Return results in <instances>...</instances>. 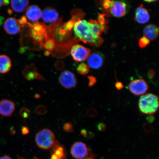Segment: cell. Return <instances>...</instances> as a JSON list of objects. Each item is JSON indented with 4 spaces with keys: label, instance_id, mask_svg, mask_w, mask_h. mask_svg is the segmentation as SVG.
Returning <instances> with one entry per match:
<instances>
[{
    "label": "cell",
    "instance_id": "cell-3",
    "mask_svg": "<svg viewBox=\"0 0 159 159\" xmlns=\"http://www.w3.org/2000/svg\"><path fill=\"white\" fill-rule=\"evenodd\" d=\"M55 139V135L52 131L45 129L37 133L35 140L39 148L43 150H48L54 144Z\"/></svg>",
    "mask_w": 159,
    "mask_h": 159
},
{
    "label": "cell",
    "instance_id": "cell-2",
    "mask_svg": "<svg viewBox=\"0 0 159 159\" xmlns=\"http://www.w3.org/2000/svg\"><path fill=\"white\" fill-rule=\"evenodd\" d=\"M159 107L158 97L152 93L143 95L139 99V110L144 114L153 115L158 111Z\"/></svg>",
    "mask_w": 159,
    "mask_h": 159
},
{
    "label": "cell",
    "instance_id": "cell-38",
    "mask_svg": "<svg viewBox=\"0 0 159 159\" xmlns=\"http://www.w3.org/2000/svg\"><path fill=\"white\" fill-rule=\"evenodd\" d=\"M94 136V134H93V133L92 132H89L88 134V138H92L93 136Z\"/></svg>",
    "mask_w": 159,
    "mask_h": 159
},
{
    "label": "cell",
    "instance_id": "cell-25",
    "mask_svg": "<svg viewBox=\"0 0 159 159\" xmlns=\"http://www.w3.org/2000/svg\"><path fill=\"white\" fill-rule=\"evenodd\" d=\"M55 44L53 40L50 39L46 41L44 44L45 48L48 50L51 51L54 48Z\"/></svg>",
    "mask_w": 159,
    "mask_h": 159
},
{
    "label": "cell",
    "instance_id": "cell-30",
    "mask_svg": "<svg viewBox=\"0 0 159 159\" xmlns=\"http://www.w3.org/2000/svg\"><path fill=\"white\" fill-rule=\"evenodd\" d=\"M55 68L58 71H61L63 70L64 68V65L63 63L61 62H58L56 63L55 65Z\"/></svg>",
    "mask_w": 159,
    "mask_h": 159
},
{
    "label": "cell",
    "instance_id": "cell-19",
    "mask_svg": "<svg viewBox=\"0 0 159 159\" xmlns=\"http://www.w3.org/2000/svg\"><path fill=\"white\" fill-rule=\"evenodd\" d=\"M11 59L5 55H0V73L6 74L9 72L11 68Z\"/></svg>",
    "mask_w": 159,
    "mask_h": 159
},
{
    "label": "cell",
    "instance_id": "cell-33",
    "mask_svg": "<svg viewBox=\"0 0 159 159\" xmlns=\"http://www.w3.org/2000/svg\"><path fill=\"white\" fill-rule=\"evenodd\" d=\"M115 86L116 88L119 90H121L124 87V85L122 83L119 81H117L115 83Z\"/></svg>",
    "mask_w": 159,
    "mask_h": 159
},
{
    "label": "cell",
    "instance_id": "cell-24",
    "mask_svg": "<svg viewBox=\"0 0 159 159\" xmlns=\"http://www.w3.org/2000/svg\"><path fill=\"white\" fill-rule=\"evenodd\" d=\"M36 114L39 115H44L47 112V109L44 105H39L35 109Z\"/></svg>",
    "mask_w": 159,
    "mask_h": 159
},
{
    "label": "cell",
    "instance_id": "cell-23",
    "mask_svg": "<svg viewBox=\"0 0 159 159\" xmlns=\"http://www.w3.org/2000/svg\"><path fill=\"white\" fill-rule=\"evenodd\" d=\"M150 41L146 37L144 36L139 39V47L141 48H144L150 43Z\"/></svg>",
    "mask_w": 159,
    "mask_h": 159
},
{
    "label": "cell",
    "instance_id": "cell-36",
    "mask_svg": "<svg viewBox=\"0 0 159 159\" xmlns=\"http://www.w3.org/2000/svg\"><path fill=\"white\" fill-rule=\"evenodd\" d=\"M81 134L83 136H86L87 134V130H85V129H83V130H81Z\"/></svg>",
    "mask_w": 159,
    "mask_h": 159
},
{
    "label": "cell",
    "instance_id": "cell-18",
    "mask_svg": "<svg viewBox=\"0 0 159 159\" xmlns=\"http://www.w3.org/2000/svg\"><path fill=\"white\" fill-rule=\"evenodd\" d=\"M159 30L158 27L154 25H147L144 30V36L150 41L156 39L158 36Z\"/></svg>",
    "mask_w": 159,
    "mask_h": 159
},
{
    "label": "cell",
    "instance_id": "cell-42",
    "mask_svg": "<svg viewBox=\"0 0 159 159\" xmlns=\"http://www.w3.org/2000/svg\"><path fill=\"white\" fill-rule=\"evenodd\" d=\"M85 159H94V157H93V156H88L86 158H85Z\"/></svg>",
    "mask_w": 159,
    "mask_h": 159
},
{
    "label": "cell",
    "instance_id": "cell-32",
    "mask_svg": "<svg viewBox=\"0 0 159 159\" xmlns=\"http://www.w3.org/2000/svg\"><path fill=\"white\" fill-rule=\"evenodd\" d=\"M156 75V72L153 70H150L148 73V77L150 79H152L154 78Z\"/></svg>",
    "mask_w": 159,
    "mask_h": 159
},
{
    "label": "cell",
    "instance_id": "cell-37",
    "mask_svg": "<svg viewBox=\"0 0 159 159\" xmlns=\"http://www.w3.org/2000/svg\"><path fill=\"white\" fill-rule=\"evenodd\" d=\"M0 159H12L10 157L7 156V155H5L2 157H0Z\"/></svg>",
    "mask_w": 159,
    "mask_h": 159
},
{
    "label": "cell",
    "instance_id": "cell-41",
    "mask_svg": "<svg viewBox=\"0 0 159 159\" xmlns=\"http://www.w3.org/2000/svg\"><path fill=\"white\" fill-rule=\"evenodd\" d=\"M146 2H154L155 1H158V0H144Z\"/></svg>",
    "mask_w": 159,
    "mask_h": 159
},
{
    "label": "cell",
    "instance_id": "cell-4",
    "mask_svg": "<svg viewBox=\"0 0 159 159\" xmlns=\"http://www.w3.org/2000/svg\"><path fill=\"white\" fill-rule=\"evenodd\" d=\"M128 10V4L124 0H111L106 14L116 17H121L126 14Z\"/></svg>",
    "mask_w": 159,
    "mask_h": 159
},
{
    "label": "cell",
    "instance_id": "cell-29",
    "mask_svg": "<svg viewBox=\"0 0 159 159\" xmlns=\"http://www.w3.org/2000/svg\"><path fill=\"white\" fill-rule=\"evenodd\" d=\"M143 128L144 132L146 133H150L152 132L153 129L152 125L148 123H145Z\"/></svg>",
    "mask_w": 159,
    "mask_h": 159
},
{
    "label": "cell",
    "instance_id": "cell-40",
    "mask_svg": "<svg viewBox=\"0 0 159 159\" xmlns=\"http://www.w3.org/2000/svg\"><path fill=\"white\" fill-rule=\"evenodd\" d=\"M4 0H0V9L1 8L2 6L4 5Z\"/></svg>",
    "mask_w": 159,
    "mask_h": 159
},
{
    "label": "cell",
    "instance_id": "cell-34",
    "mask_svg": "<svg viewBox=\"0 0 159 159\" xmlns=\"http://www.w3.org/2000/svg\"><path fill=\"white\" fill-rule=\"evenodd\" d=\"M21 132L23 135H26L29 134V130L27 127L23 126L21 129Z\"/></svg>",
    "mask_w": 159,
    "mask_h": 159
},
{
    "label": "cell",
    "instance_id": "cell-7",
    "mask_svg": "<svg viewBox=\"0 0 159 159\" xmlns=\"http://www.w3.org/2000/svg\"><path fill=\"white\" fill-rule=\"evenodd\" d=\"M148 85L146 81L143 79H135L129 84V90L133 94L140 95L143 94L148 90Z\"/></svg>",
    "mask_w": 159,
    "mask_h": 159
},
{
    "label": "cell",
    "instance_id": "cell-10",
    "mask_svg": "<svg viewBox=\"0 0 159 159\" xmlns=\"http://www.w3.org/2000/svg\"><path fill=\"white\" fill-rule=\"evenodd\" d=\"M22 74L25 78L28 80H38L46 81L43 75L39 72L37 67L33 63L26 66L22 71Z\"/></svg>",
    "mask_w": 159,
    "mask_h": 159
},
{
    "label": "cell",
    "instance_id": "cell-1",
    "mask_svg": "<svg viewBox=\"0 0 159 159\" xmlns=\"http://www.w3.org/2000/svg\"><path fill=\"white\" fill-rule=\"evenodd\" d=\"M107 23H102L98 20L79 19L73 27L75 37L85 43L99 47L104 42L101 35L107 30Z\"/></svg>",
    "mask_w": 159,
    "mask_h": 159
},
{
    "label": "cell",
    "instance_id": "cell-31",
    "mask_svg": "<svg viewBox=\"0 0 159 159\" xmlns=\"http://www.w3.org/2000/svg\"><path fill=\"white\" fill-rule=\"evenodd\" d=\"M97 128L99 131L103 132V131L106 130L107 128L106 125L103 123H99L97 125Z\"/></svg>",
    "mask_w": 159,
    "mask_h": 159
},
{
    "label": "cell",
    "instance_id": "cell-43",
    "mask_svg": "<svg viewBox=\"0 0 159 159\" xmlns=\"http://www.w3.org/2000/svg\"><path fill=\"white\" fill-rule=\"evenodd\" d=\"M35 98H39V97H40V95L38 94H35Z\"/></svg>",
    "mask_w": 159,
    "mask_h": 159
},
{
    "label": "cell",
    "instance_id": "cell-11",
    "mask_svg": "<svg viewBox=\"0 0 159 159\" xmlns=\"http://www.w3.org/2000/svg\"><path fill=\"white\" fill-rule=\"evenodd\" d=\"M42 18L45 23L53 24L59 21V15L56 9L52 7H47L42 11Z\"/></svg>",
    "mask_w": 159,
    "mask_h": 159
},
{
    "label": "cell",
    "instance_id": "cell-27",
    "mask_svg": "<svg viewBox=\"0 0 159 159\" xmlns=\"http://www.w3.org/2000/svg\"><path fill=\"white\" fill-rule=\"evenodd\" d=\"M86 114L91 118H95L97 115V112L96 109L94 108H91L87 111Z\"/></svg>",
    "mask_w": 159,
    "mask_h": 159
},
{
    "label": "cell",
    "instance_id": "cell-13",
    "mask_svg": "<svg viewBox=\"0 0 159 159\" xmlns=\"http://www.w3.org/2000/svg\"><path fill=\"white\" fill-rule=\"evenodd\" d=\"M14 102L7 99L0 101V115L4 117H11L15 110Z\"/></svg>",
    "mask_w": 159,
    "mask_h": 159
},
{
    "label": "cell",
    "instance_id": "cell-14",
    "mask_svg": "<svg viewBox=\"0 0 159 159\" xmlns=\"http://www.w3.org/2000/svg\"><path fill=\"white\" fill-rule=\"evenodd\" d=\"M26 11V16L30 21L36 22L41 18L42 11L39 6L36 5L30 6Z\"/></svg>",
    "mask_w": 159,
    "mask_h": 159
},
{
    "label": "cell",
    "instance_id": "cell-15",
    "mask_svg": "<svg viewBox=\"0 0 159 159\" xmlns=\"http://www.w3.org/2000/svg\"><path fill=\"white\" fill-rule=\"evenodd\" d=\"M51 151V159H66V152L64 147L55 141Z\"/></svg>",
    "mask_w": 159,
    "mask_h": 159
},
{
    "label": "cell",
    "instance_id": "cell-5",
    "mask_svg": "<svg viewBox=\"0 0 159 159\" xmlns=\"http://www.w3.org/2000/svg\"><path fill=\"white\" fill-rule=\"evenodd\" d=\"M58 80L60 84L67 89L74 88L77 83V80L75 75L68 70L63 71L60 75Z\"/></svg>",
    "mask_w": 159,
    "mask_h": 159
},
{
    "label": "cell",
    "instance_id": "cell-26",
    "mask_svg": "<svg viewBox=\"0 0 159 159\" xmlns=\"http://www.w3.org/2000/svg\"><path fill=\"white\" fill-rule=\"evenodd\" d=\"M63 129L65 132L67 133H71L74 131L72 124L69 122L66 123L63 125Z\"/></svg>",
    "mask_w": 159,
    "mask_h": 159
},
{
    "label": "cell",
    "instance_id": "cell-6",
    "mask_svg": "<svg viewBox=\"0 0 159 159\" xmlns=\"http://www.w3.org/2000/svg\"><path fill=\"white\" fill-rule=\"evenodd\" d=\"M90 49L78 44L73 45L70 51L73 59L75 61L78 62L86 60L90 54Z\"/></svg>",
    "mask_w": 159,
    "mask_h": 159
},
{
    "label": "cell",
    "instance_id": "cell-17",
    "mask_svg": "<svg viewBox=\"0 0 159 159\" xmlns=\"http://www.w3.org/2000/svg\"><path fill=\"white\" fill-rule=\"evenodd\" d=\"M11 6L13 11L17 13H22L29 7V0H11Z\"/></svg>",
    "mask_w": 159,
    "mask_h": 159
},
{
    "label": "cell",
    "instance_id": "cell-28",
    "mask_svg": "<svg viewBox=\"0 0 159 159\" xmlns=\"http://www.w3.org/2000/svg\"><path fill=\"white\" fill-rule=\"evenodd\" d=\"M89 80V86L91 87L94 85L96 83L97 80L96 77L93 75H89L88 76Z\"/></svg>",
    "mask_w": 159,
    "mask_h": 159
},
{
    "label": "cell",
    "instance_id": "cell-8",
    "mask_svg": "<svg viewBox=\"0 0 159 159\" xmlns=\"http://www.w3.org/2000/svg\"><path fill=\"white\" fill-rule=\"evenodd\" d=\"M71 154L76 159H85L89 156V151L86 144L82 142H76L71 148Z\"/></svg>",
    "mask_w": 159,
    "mask_h": 159
},
{
    "label": "cell",
    "instance_id": "cell-9",
    "mask_svg": "<svg viewBox=\"0 0 159 159\" xmlns=\"http://www.w3.org/2000/svg\"><path fill=\"white\" fill-rule=\"evenodd\" d=\"M3 28L7 34L15 35L18 34L21 31V25L18 20L15 17H9L4 23Z\"/></svg>",
    "mask_w": 159,
    "mask_h": 159
},
{
    "label": "cell",
    "instance_id": "cell-39",
    "mask_svg": "<svg viewBox=\"0 0 159 159\" xmlns=\"http://www.w3.org/2000/svg\"><path fill=\"white\" fill-rule=\"evenodd\" d=\"M3 20L4 18L3 17H0V26L2 24Z\"/></svg>",
    "mask_w": 159,
    "mask_h": 159
},
{
    "label": "cell",
    "instance_id": "cell-35",
    "mask_svg": "<svg viewBox=\"0 0 159 159\" xmlns=\"http://www.w3.org/2000/svg\"><path fill=\"white\" fill-rule=\"evenodd\" d=\"M147 120L149 123H152L155 121V117L152 115H149V116L147 117Z\"/></svg>",
    "mask_w": 159,
    "mask_h": 159
},
{
    "label": "cell",
    "instance_id": "cell-12",
    "mask_svg": "<svg viewBox=\"0 0 159 159\" xmlns=\"http://www.w3.org/2000/svg\"><path fill=\"white\" fill-rule=\"evenodd\" d=\"M105 57L102 53L95 51L89 55L88 61L89 66L94 69H99L104 64Z\"/></svg>",
    "mask_w": 159,
    "mask_h": 159
},
{
    "label": "cell",
    "instance_id": "cell-21",
    "mask_svg": "<svg viewBox=\"0 0 159 159\" xmlns=\"http://www.w3.org/2000/svg\"><path fill=\"white\" fill-rule=\"evenodd\" d=\"M77 70L80 75H85L89 73L90 69L89 65L84 63H81L77 67Z\"/></svg>",
    "mask_w": 159,
    "mask_h": 159
},
{
    "label": "cell",
    "instance_id": "cell-22",
    "mask_svg": "<svg viewBox=\"0 0 159 159\" xmlns=\"http://www.w3.org/2000/svg\"><path fill=\"white\" fill-rule=\"evenodd\" d=\"M19 114L22 118L27 119L30 116L31 112L30 109L24 107L20 110Z\"/></svg>",
    "mask_w": 159,
    "mask_h": 159
},
{
    "label": "cell",
    "instance_id": "cell-20",
    "mask_svg": "<svg viewBox=\"0 0 159 159\" xmlns=\"http://www.w3.org/2000/svg\"><path fill=\"white\" fill-rule=\"evenodd\" d=\"M44 27L41 25L36 24L33 27L31 35L35 41L41 42L45 37Z\"/></svg>",
    "mask_w": 159,
    "mask_h": 159
},
{
    "label": "cell",
    "instance_id": "cell-16",
    "mask_svg": "<svg viewBox=\"0 0 159 159\" xmlns=\"http://www.w3.org/2000/svg\"><path fill=\"white\" fill-rule=\"evenodd\" d=\"M134 19L135 21L141 24H146L150 20V16L148 11L143 5L137 8L135 11Z\"/></svg>",
    "mask_w": 159,
    "mask_h": 159
}]
</instances>
